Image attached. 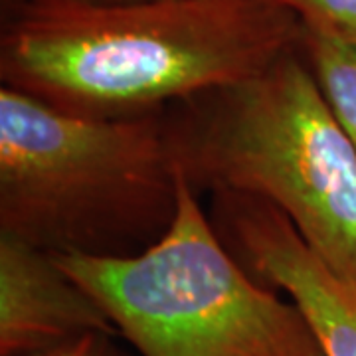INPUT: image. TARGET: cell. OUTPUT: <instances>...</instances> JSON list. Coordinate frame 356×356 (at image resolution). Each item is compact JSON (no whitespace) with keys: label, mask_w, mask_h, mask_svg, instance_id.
<instances>
[{"label":"cell","mask_w":356,"mask_h":356,"mask_svg":"<svg viewBox=\"0 0 356 356\" xmlns=\"http://www.w3.org/2000/svg\"><path fill=\"white\" fill-rule=\"evenodd\" d=\"M163 119L192 191L275 206L356 287V151L299 48L257 76L166 107Z\"/></svg>","instance_id":"2"},{"label":"cell","mask_w":356,"mask_h":356,"mask_svg":"<svg viewBox=\"0 0 356 356\" xmlns=\"http://www.w3.org/2000/svg\"><path fill=\"white\" fill-rule=\"evenodd\" d=\"M28 356H131L115 343V334L105 332H89L79 339H74L70 343L54 346L50 350L36 353Z\"/></svg>","instance_id":"9"},{"label":"cell","mask_w":356,"mask_h":356,"mask_svg":"<svg viewBox=\"0 0 356 356\" xmlns=\"http://www.w3.org/2000/svg\"><path fill=\"white\" fill-rule=\"evenodd\" d=\"M301 36L273 0H20L0 77L65 113L139 117L257 76Z\"/></svg>","instance_id":"1"},{"label":"cell","mask_w":356,"mask_h":356,"mask_svg":"<svg viewBox=\"0 0 356 356\" xmlns=\"http://www.w3.org/2000/svg\"><path fill=\"white\" fill-rule=\"evenodd\" d=\"M54 255L139 356H325L301 309L243 267L182 178L172 226L145 252Z\"/></svg>","instance_id":"4"},{"label":"cell","mask_w":356,"mask_h":356,"mask_svg":"<svg viewBox=\"0 0 356 356\" xmlns=\"http://www.w3.org/2000/svg\"><path fill=\"white\" fill-rule=\"evenodd\" d=\"M299 50L356 151V40L303 26Z\"/></svg>","instance_id":"7"},{"label":"cell","mask_w":356,"mask_h":356,"mask_svg":"<svg viewBox=\"0 0 356 356\" xmlns=\"http://www.w3.org/2000/svg\"><path fill=\"white\" fill-rule=\"evenodd\" d=\"M99 2H135V0H99Z\"/></svg>","instance_id":"10"},{"label":"cell","mask_w":356,"mask_h":356,"mask_svg":"<svg viewBox=\"0 0 356 356\" xmlns=\"http://www.w3.org/2000/svg\"><path fill=\"white\" fill-rule=\"evenodd\" d=\"M163 113L95 119L0 89V232L50 254L127 257L172 226Z\"/></svg>","instance_id":"3"},{"label":"cell","mask_w":356,"mask_h":356,"mask_svg":"<svg viewBox=\"0 0 356 356\" xmlns=\"http://www.w3.org/2000/svg\"><path fill=\"white\" fill-rule=\"evenodd\" d=\"M89 332L117 337L56 255L0 232V356L36 355Z\"/></svg>","instance_id":"6"},{"label":"cell","mask_w":356,"mask_h":356,"mask_svg":"<svg viewBox=\"0 0 356 356\" xmlns=\"http://www.w3.org/2000/svg\"><path fill=\"white\" fill-rule=\"evenodd\" d=\"M14 2H20V0H10V4H14Z\"/></svg>","instance_id":"11"},{"label":"cell","mask_w":356,"mask_h":356,"mask_svg":"<svg viewBox=\"0 0 356 356\" xmlns=\"http://www.w3.org/2000/svg\"><path fill=\"white\" fill-rule=\"evenodd\" d=\"M214 224L255 280L285 293L325 356H356V287L337 275L275 206L236 192L212 194Z\"/></svg>","instance_id":"5"},{"label":"cell","mask_w":356,"mask_h":356,"mask_svg":"<svg viewBox=\"0 0 356 356\" xmlns=\"http://www.w3.org/2000/svg\"><path fill=\"white\" fill-rule=\"evenodd\" d=\"M303 26L356 40V0H273Z\"/></svg>","instance_id":"8"}]
</instances>
